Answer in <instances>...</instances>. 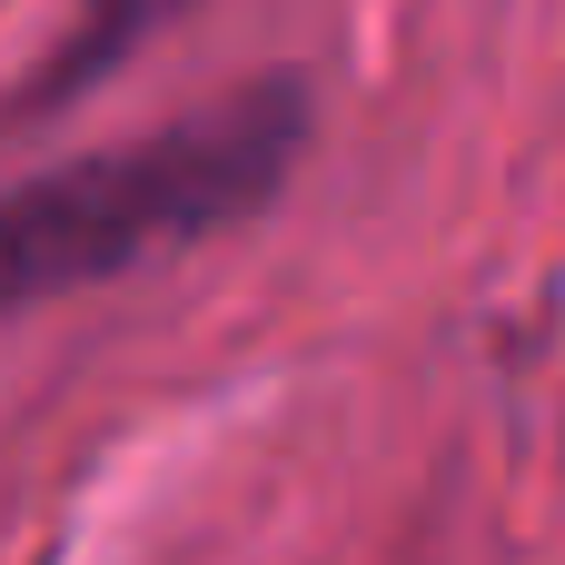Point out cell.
Segmentation results:
<instances>
[{"label":"cell","instance_id":"cell-1","mask_svg":"<svg viewBox=\"0 0 565 565\" xmlns=\"http://www.w3.org/2000/svg\"><path fill=\"white\" fill-rule=\"evenodd\" d=\"M318 139V99L298 70H258L218 89L209 109H179L139 139H109L89 159H60L20 189H0V318L79 298L99 278H129L169 248H199L238 218H258Z\"/></svg>","mask_w":565,"mask_h":565},{"label":"cell","instance_id":"cell-2","mask_svg":"<svg viewBox=\"0 0 565 565\" xmlns=\"http://www.w3.org/2000/svg\"><path fill=\"white\" fill-rule=\"evenodd\" d=\"M189 0H79L70 10V30H60V50L20 79V99H10V119H40V109H70L79 89H99L119 60H139L169 20H179Z\"/></svg>","mask_w":565,"mask_h":565}]
</instances>
